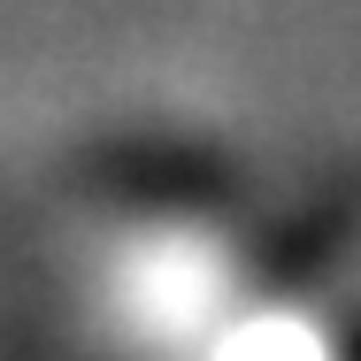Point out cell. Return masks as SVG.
I'll use <instances>...</instances> for the list:
<instances>
[{
  "label": "cell",
  "mask_w": 361,
  "mask_h": 361,
  "mask_svg": "<svg viewBox=\"0 0 361 361\" xmlns=\"http://www.w3.org/2000/svg\"><path fill=\"white\" fill-rule=\"evenodd\" d=\"M108 307L139 346L200 354L246 307V277H238V254H231L223 231H208V223H146L108 262Z\"/></svg>",
  "instance_id": "obj_1"
},
{
  "label": "cell",
  "mask_w": 361,
  "mask_h": 361,
  "mask_svg": "<svg viewBox=\"0 0 361 361\" xmlns=\"http://www.w3.org/2000/svg\"><path fill=\"white\" fill-rule=\"evenodd\" d=\"M200 354L208 361H338V346H331V331L307 307H292V300H246Z\"/></svg>",
  "instance_id": "obj_2"
}]
</instances>
